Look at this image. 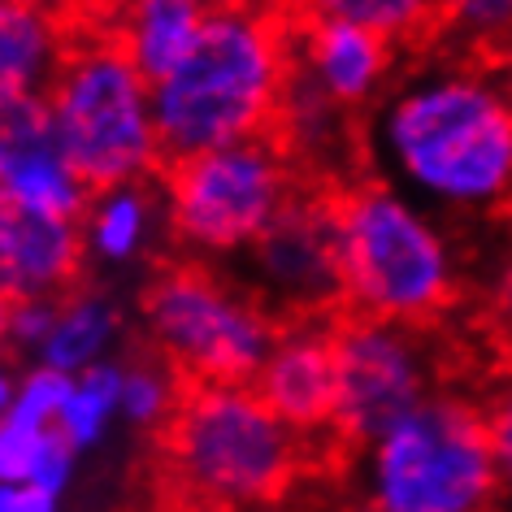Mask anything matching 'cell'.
Wrapping results in <instances>:
<instances>
[{"label":"cell","mask_w":512,"mask_h":512,"mask_svg":"<svg viewBox=\"0 0 512 512\" xmlns=\"http://www.w3.org/2000/svg\"><path fill=\"white\" fill-rule=\"evenodd\" d=\"M482 413L491 430L495 465H499V512H512V365L486 382L482 391Z\"/></svg>","instance_id":"21"},{"label":"cell","mask_w":512,"mask_h":512,"mask_svg":"<svg viewBox=\"0 0 512 512\" xmlns=\"http://www.w3.org/2000/svg\"><path fill=\"white\" fill-rule=\"evenodd\" d=\"M339 235L348 309L400 326H447L469 291L452 226L400 196L382 178L339 191Z\"/></svg>","instance_id":"3"},{"label":"cell","mask_w":512,"mask_h":512,"mask_svg":"<svg viewBox=\"0 0 512 512\" xmlns=\"http://www.w3.org/2000/svg\"><path fill=\"white\" fill-rule=\"evenodd\" d=\"M139 235H144V196L139 191H113V196L100 204V213L92 217V239L96 248L122 261V256L135 252Z\"/></svg>","instance_id":"22"},{"label":"cell","mask_w":512,"mask_h":512,"mask_svg":"<svg viewBox=\"0 0 512 512\" xmlns=\"http://www.w3.org/2000/svg\"><path fill=\"white\" fill-rule=\"evenodd\" d=\"M57 322H61L57 300L18 304V309H14V322H9V339H18V343H48V335L57 330Z\"/></svg>","instance_id":"27"},{"label":"cell","mask_w":512,"mask_h":512,"mask_svg":"<svg viewBox=\"0 0 512 512\" xmlns=\"http://www.w3.org/2000/svg\"><path fill=\"white\" fill-rule=\"evenodd\" d=\"M309 439L252 387L178 378L139 465L144 512H265L309 478Z\"/></svg>","instance_id":"2"},{"label":"cell","mask_w":512,"mask_h":512,"mask_svg":"<svg viewBox=\"0 0 512 512\" xmlns=\"http://www.w3.org/2000/svg\"><path fill=\"white\" fill-rule=\"evenodd\" d=\"M478 322L495 348L512 361V235L504 239V248L495 252V261L486 265V278L478 283Z\"/></svg>","instance_id":"20"},{"label":"cell","mask_w":512,"mask_h":512,"mask_svg":"<svg viewBox=\"0 0 512 512\" xmlns=\"http://www.w3.org/2000/svg\"><path fill=\"white\" fill-rule=\"evenodd\" d=\"M174 391H178V378H174V369L165 365L157 352H152V361L135 365L131 378H122V404H126V413H131L135 421H144V426H157V421L170 413Z\"/></svg>","instance_id":"23"},{"label":"cell","mask_w":512,"mask_h":512,"mask_svg":"<svg viewBox=\"0 0 512 512\" xmlns=\"http://www.w3.org/2000/svg\"><path fill=\"white\" fill-rule=\"evenodd\" d=\"M66 157L57 144V122L44 92L0 96V183L18 178L31 165Z\"/></svg>","instance_id":"16"},{"label":"cell","mask_w":512,"mask_h":512,"mask_svg":"<svg viewBox=\"0 0 512 512\" xmlns=\"http://www.w3.org/2000/svg\"><path fill=\"white\" fill-rule=\"evenodd\" d=\"M248 274H235L261 300L274 326L335 322L348 309L339 235V191L300 178L278 217L248 248Z\"/></svg>","instance_id":"9"},{"label":"cell","mask_w":512,"mask_h":512,"mask_svg":"<svg viewBox=\"0 0 512 512\" xmlns=\"http://www.w3.org/2000/svg\"><path fill=\"white\" fill-rule=\"evenodd\" d=\"M296 48L304 66L313 70V79L352 113L374 109L404 66V53L387 35L365 31L356 22L317 18L309 9L296 22Z\"/></svg>","instance_id":"12"},{"label":"cell","mask_w":512,"mask_h":512,"mask_svg":"<svg viewBox=\"0 0 512 512\" xmlns=\"http://www.w3.org/2000/svg\"><path fill=\"white\" fill-rule=\"evenodd\" d=\"M335 443L348 465L378 434L452 387L443 326H400L361 313L335 317Z\"/></svg>","instance_id":"7"},{"label":"cell","mask_w":512,"mask_h":512,"mask_svg":"<svg viewBox=\"0 0 512 512\" xmlns=\"http://www.w3.org/2000/svg\"><path fill=\"white\" fill-rule=\"evenodd\" d=\"M348 478L361 482V512H499L482 395L439 391L378 434Z\"/></svg>","instance_id":"4"},{"label":"cell","mask_w":512,"mask_h":512,"mask_svg":"<svg viewBox=\"0 0 512 512\" xmlns=\"http://www.w3.org/2000/svg\"><path fill=\"white\" fill-rule=\"evenodd\" d=\"M152 352L187 382L252 387L270 361L278 326L230 270L204 256L161 261L144 287Z\"/></svg>","instance_id":"6"},{"label":"cell","mask_w":512,"mask_h":512,"mask_svg":"<svg viewBox=\"0 0 512 512\" xmlns=\"http://www.w3.org/2000/svg\"><path fill=\"white\" fill-rule=\"evenodd\" d=\"M213 0H109L100 35H109L139 66L148 87H161L200 40Z\"/></svg>","instance_id":"13"},{"label":"cell","mask_w":512,"mask_h":512,"mask_svg":"<svg viewBox=\"0 0 512 512\" xmlns=\"http://www.w3.org/2000/svg\"><path fill=\"white\" fill-rule=\"evenodd\" d=\"M44 96L57 144L92 200L135 178H157L152 87L109 35H66Z\"/></svg>","instance_id":"5"},{"label":"cell","mask_w":512,"mask_h":512,"mask_svg":"<svg viewBox=\"0 0 512 512\" xmlns=\"http://www.w3.org/2000/svg\"><path fill=\"white\" fill-rule=\"evenodd\" d=\"M44 434H48L44 426H27V421L5 413V421H0V486L31 482Z\"/></svg>","instance_id":"25"},{"label":"cell","mask_w":512,"mask_h":512,"mask_svg":"<svg viewBox=\"0 0 512 512\" xmlns=\"http://www.w3.org/2000/svg\"><path fill=\"white\" fill-rule=\"evenodd\" d=\"M66 31L31 0H0V96L44 92L53 79Z\"/></svg>","instance_id":"14"},{"label":"cell","mask_w":512,"mask_h":512,"mask_svg":"<svg viewBox=\"0 0 512 512\" xmlns=\"http://www.w3.org/2000/svg\"><path fill=\"white\" fill-rule=\"evenodd\" d=\"M122 400V374L118 369H87V378L74 387L70 395V404L61 408V434L74 443V447H83V443H92L100 426H105V417H109V408Z\"/></svg>","instance_id":"19"},{"label":"cell","mask_w":512,"mask_h":512,"mask_svg":"<svg viewBox=\"0 0 512 512\" xmlns=\"http://www.w3.org/2000/svg\"><path fill=\"white\" fill-rule=\"evenodd\" d=\"M70 460H74V443L61 430H48L44 447H40V460H35V473H31V486H44V491L57 495L70 478Z\"/></svg>","instance_id":"26"},{"label":"cell","mask_w":512,"mask_h":512,"mask_svg":"<svg viewBox=\"0 0 512 512\" xmlns=\"http://www.w3.org/2000/svg\"><path fill=\"white\" fill-rule=\"evenodd\" d=\"M74 395V382L70 374H61V369H40V374L27 378V387L18 391L14 408H9V417L27 421V426H48V417H61V408L70 404Z\"/></svg>","instance_id":"24"},{"label":"cell","mask_w":512,"mask_h":512,"mask_svg":"<svg viewBox=\"0 0 512 512\" xmlns=\"http://www.w3.org/2000/svg\"><path fill=\"white\" fill-rule=\"evenodd\" d=\"M109 330H113V313L105 309V304H100V300H74V309L61 313L57 330L44 343L48 369L70 374V369L87 365L100 352V343L109 339Z\"/></svg>","instance_id":"18"},{"label":"cell","mask_w":512,"mask_h":512,"mask_svg":"<svg viewBox=\"0 0 512 512\" xmlns=\"http://www.w3.org/2000/svg\"><path fill=\"white\" fill-rule=\"evenodd\" d=\"M512 40V0H439V44L491 61Z\"/></svg>","instance_id":"17"},{"label":"cell","mask_w":512,"mask_h":512,"mask_svg":"<svg viewBox=\"0 0 512 512\" xmlns=\"http://www.w3.org/2000/svg\"><path fill=\"white\" fill-rule=\"evenodd\" d=\"M83 283V230L79 222L31 209L0 183V300L66 304Z\"/></svg>","instance_id":"10"},{"label":"cell","mask_w":512,"mask_h":512,"mask_svg":"<svg viewBox=\"0 0 512 512\" xmlns=\"http://www.w3.org/2000/svg\"><path fill=\"white\" fill-rule=\"evenodd\" d=\"M491 70H495V79H499V87H504V96L512 100V40L499 48V53L491 57Z\"/></svg>","instance_id":"29"},{"label":"cell","mask_w":512,"mask_h":512,"mask_svg":"<svg viewBox=\"0 0 512 512\" xmlns=\"http://www.w3.org/2000/svg\"><path fill=\"white\" fill-rule=\"evenodd\" d=\"M0 413H9V378L0 374Z\"/></svg>","instance_id":"30"},{"label":"cell","mask_w":512,"mask_h":512,"mask_svg":"<svg viewBox=\"0 0 512 512\" xmlns=\"http://www.w3.org/2000/svg\"><path fill=\"white\" fill-rule=\"evenodd\" d=\"M170 200V230L191 256L243 252L300 187L296 165L270 135L200 152L152 178Z\"/></svg>","instance_id":"8"},{"label":"cell","mask_w":512,"mask_h":512,"mask_svg":"<svg viewBox=\"0 0 512 512\" xmlns=\"http://www.w3.org/2000/svg\"><path fill=\"white\" fill-rule=\"evenodd\" d=\"M9 512H53V491L44 486H14V499H9Z\"/></svg>","instance_id":"28"},{"label":"cell","mask_w":512,"mask_h":512,"mask_svg":"<svg viewBox=\"0 0 512 512\" xmlns=\"http://www.w3.org/2000/svg\"><path fill=\"white\" fill-rule=\"evenodd\" d=\"M365 113L369 170L447 226L512 217V100L486 57L430 44Z\"/></svg>","instance_id":"1"},{"label":"cell","mask_w":512,"mask_h":512,"mask_svg":"<svg viewBox=\"0 0 512 512\" xmlns=\"http://www.w3.org/2000/svg\"><path fill=\"white\" fill-rule=\"evenodd\" d=\"M252 391L304 439L335 434V322H296L278 330Z\"/></svg>","instance_id":"11"},{"label":"cell","mask_w":512,"mask_h":512,"mask_svg":"<svg viewBox=\"0 0 512 512\" xmlns=\"http://www.w3.org/2000/svg\"><path fill=\"white\" fill-rule=\"evenodd\" d=\"M300 5L317 18L356 22L387 35L404 57L439 44V0H300Z\"/></svg>","instance_id":"15"}]
</instances>
